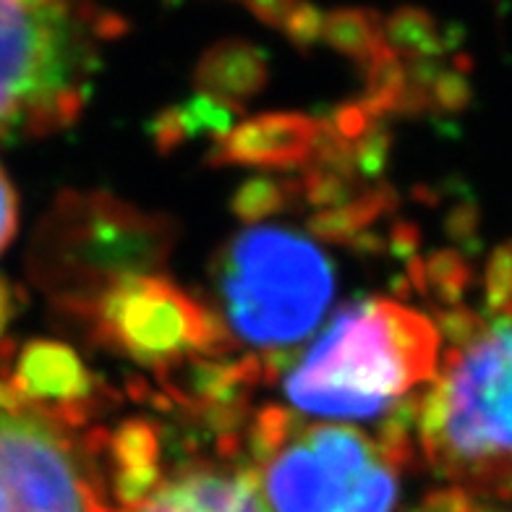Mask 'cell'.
Returning a JSON list of instances; mask_svg holds the SVG:
<instances>
[{"mask_svg": "<svg viewBox=\"0 0 512 512\" xmlns=\"http://www.w3.org/2000/svg\"><path fill=\"white\" fill-rule=\"evenodd\" d=\"M434 92H437V100L442 102V108H450V110L465 108V102H468V97H471V89H468L463 76L452 74V71L437 74Z\"/></svg>", "mask_w": 512, "mask_h": 512, "instance_id": "18", "label": "cell"}, {"mask_svg": "<svg viewBox=\"0 0 512 512\" xmlns=\"http://www.w3.org/2000/svg\"><path fill=\"white\" fill-rule=\"evenodd\" d=\"M426 455L450 476H512V306L458 345L421 403Z\"/></svg>", "mask_w": 512, "mask_h": 512, "instance_id": "2", "label": "cell"}, {"mask_svg": "<svg viewBox=\"0 0 512 512\" xmlns=\"http://www.w3.org/2000/svg\"><path fill=\"white\" fill-rule=\"evenodd\" d=\"M97 317L108 343L139 364H170L217 340L207 311L160 277L115 280L97 306Z\"/></svg>", "mask_w": 512, "mask_h": 512, "instance_id": "7", "label": "cell"}, {"mask_svg": "<svg viewBox=\"0 0 512 512\" xmlns=\"http://www.w3.org/2000/svg\"><path fill=\"white\" fill-rule=\"evenodd\" d=\"M89 55L87 29L68 0H0V139L76 118Z\"/></svg>", "mask_w": 512, "mask_h": 512, "instance_id": "5", "label": "cell"}, {"mask_svg": "<svg viewBox=\"0 0 512 512\" xmlns=\"http://www.w3.org/2000/svg\"><path fill=\"white\" fill-rule=\"evenodd\" d=\"M228 324L241 340L290 345L309 335L330 306L335 275L327 256L283 228H251L217 264Z\"/></svg>", "mask_w": 512, "mask_h": 512, "instance_id": "4", "label": "cell"}, {"mask_svg": "<svg viewBox=\"0 0 512 512\" xmlns=\"http://www.w3.org/2000/svg\"><path fill=\"white\" fill-rule=\"evenodd\" d=\"M267 66L262 53L246 42H223L209 50L199 63V84L209 95H251L264 81Z\"/></svg>", "mask_w": 512, "mask_h": 512, "instance_id": "11", "label": "cell"}, {"mask_svg": "<svg viewBox=\"0 0 512 512\" xmlns=\"http://www.w3.org/2000/svg\"><path fill=\"white\" fill-rule=\"evenodd\" d=\"M512 301V243L499 246L486 267V309L502 311Z\"/></svg>", "mask_w": 512, "mask_h": 512, "instance_id": "14", "label": "cell"}, {"mask_svg": "<svg viewBox=\"0 0 512 512\" xmlns=\"http://www.w3.org/2000/svg\"><path fill=\"white\" fill-rule=\"evenodd\" d=\"M8 314H11V298H8V288L0 283V337L8 324Z\"/></svg>", "mask_w": 512, "mask_h": 512, "instance_id": "22", "label": "cell"}, {"mask_svg": "<svg viewBox=\"0 0 512 512\" xmlns=\"http://www.w3.org/2000/svg\"><path fill=\"white\" fill-rule=\"evenodd\" d=\"M256 486L270 512H395L398 471L384 445L353 426H296L288 413L259 421Z\"/></svg>", "mask_w": 512, "mask_h": 512, "instance_id": "3", "label": "cell"}, {"mask_svg": "<svg viewBox=\"0 0 512 512\" xmlns=\"http://www.w3.org/2000/svg\"><path fill=\"white\" fill-rule=\"evenodd\" d=\"M421 512H512V510L484 505V502L473 499L471 494L463 492V489H447V492L434 494Z\"/></svg>", "mask_w": 512, "mask_h": 512, "instance_id": "17", "label": "cell"}, {"mask_svg": "<svg viewBox=\"0 0 512 512\" xmlns=\"http://www.w3.org/2000/svg\"><path fill=\"white\" fill-rule=\"evenodd\" d=\"M324 16L319 14V8L309 6V3H298V8L290 14V19L285 21V32L296 45L306 48L311 42H317V37L322 34Z\"/></svg>", "mask_w": 512, "mask_h": 512, "instance_id": "15", "label": "cell"}, {"mask_svg": "<svg viewBox=\"0 0 512 512\" xmlns=\"http://www.w3.org/2000/svg\"><path fill=\"white\" fill-rule=\"evenodd\" d=\"M507 306H512V301H510V304H507Z\"/></svg>", "mask_w": 512, "mask_h": 512, "instance_id": "23", "label": "cell"}, {"mask_svg": "<svg viewBox=\"0 0 512 512\" xmlns=\"http://www.w3.org/2000/svg\"><path fill=\"white\" fill-rule=\"evenodd\" d=\"M322 34L332 48L361 61H371L382 50L379 21L369 11H353V8L332 11L330 16H324Z\"/></svg>", "mask_w": 512, "mask_h": 512, "instance_id": "12", "label": "cell"}, {"mask_svg": "<svg viewBox=\"0 0 512 512\" xmlns=\"http://www.w3.org/2000/svg\"><path fill=\"white\" fill-rule=\"evenodd\" d=\"M8 377L24 398L40 405H50L58 411H66V405H76L87 400L92 392L87 366L81 364L68 345L53 340H34L8 358Z\"/></svg>", "mask_w": 512, "mask_h": 512, "instance_id": "8", "label": "cell"}, {"mask_svg": "<svg viewBox=\"0 0 512 512\" xmlns=\"http://www.w3.org/2000/svg\"><path fill=\"white\" fill-rule=\"evenodd\" d=\"M136 512H270L254 473L189 471L152 489Z\"/></svg>", "mask_w": 512, "mask_h": 512, "instance_id": "9", "label": "cell"}, {"mask_svg": "<svg viewBox=\"0 0 512 512\" xmlns=\"http://www.w3.org/2000/svg\"><path fill=\"white\" fill-rule=\"evenodd\" d=\"M275 186L272 183H264V181H254L249 183L246 189L238 194V209H243L246 215H262L267 209L275 207Z\"/></svg>", "mask_w": 512, "mask_h": 512, "instance_id": "20", "label": "cell"}, {"mask_svg": "<svg viewBox=\"0 0 512 512\" xmlns=\"http://www.w3.org/2000/svg\"><path fill=\"white\" fill-rule=\"evenodd\" d=\"M16 233V194L11 181L0 168V251L6 249Z\"/></svg>", "mask_w": 512, "mask_h": 512, "instance_id": "19", "label": "cell"}, {"mask_svg": "<svg viewBox=\"0 0 512 512\" xmlns=\"http://www.w3.org/2000/svg\"><path fill=\"white\" fill-rule=\"evenodd\" d=\"M249 6L251 14L256 19H262L264 24H272V27H285V21L290 19V14L296 11L301 0H243Z\"/></svg>", "mask_w": 512, "mask_h": 512, "instance_id": "21", "label": "cell"}, {"mask_svg": "<svg viewBox=\"0 0 512 512\" xmlns=\"http://www.w3.org/2000/svg\"><path fill=\"white\" fill-rule=\"evenodd\" d=\"M439 330L421 311L374 298L343 309L285 377L298 411L377 418L434 377Z\"/></svg>", "mask_w": 512, "mask_h": 512, "instance_id": "1", "label": "cell"}, {"mask_svg": "<svg viewBox=\"0 0 512 512\" xmlns=\"http://www.w3.org/2000/svg\"><path fill=\"white\" fill-rule=\"evenodd\" d=\"M317 144V123L304 115H264L230 134L223 155L249 165H293Z\"/></svg>", "mask_w": 512, "mask_h": 512, "instance_id": "10", "label": "cell"}, {"mask_svg": "<svg viewBox=\"0 0 512 512\" xmlns=\"http://www.w3.org/2000/svg\"><path fill=\"white\" fill-rule=\"evenodd\" d=\"M0 512H100L66 411L24 398L0 348Z\"/></svg>", "mask_w": 512, "mask_h": 512, "instance_id": "6", "label": "cell"}, {"mask_svg": "<svg viewBox=\"0 0 512 512\" xmlns=\"http://www.w3.org/2000/svg\"><path fill=\"white\" fill-rule=\"evenodd\" d=\"M387 40L398 53L408 55H432L445 50V40L439 34V27L426 11L418 8H400L387 21Z\"/></svg>", "mask_w": 512, "mask_h": 512, "instance_id": "13", "label": "cell"}, {"mask_svg": "<svg viewBox=\"0 0 512 512\" xmlns=\"http://www.w3.org/2000/svg\"><path fill=\"white\" fill-rule=\"evenodd\" d=\"M434 283L442 288V296L455 301L468 283V267L458 254H442L434 259Z\"/></svg>", "mask_w": 512, "mask_h": 512, "instance_id": "16", "label": "cell"}]
</instances>
